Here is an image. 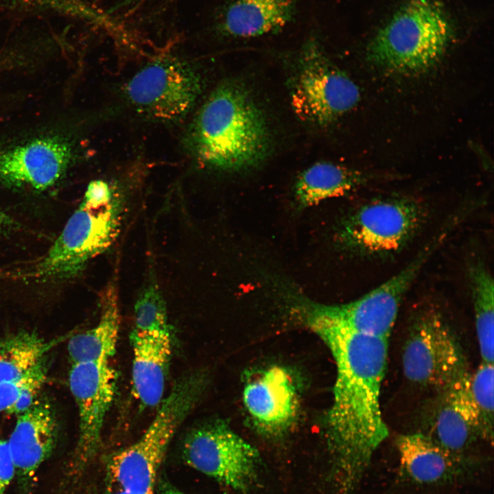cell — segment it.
I'll list each match as a JSON object with an SVG mask.
<instances>
[{
    "label": "cell",
    "mask_w": 494,
    "mask_h": 494,
    "mask_svg": "<svg viewBox=\"0 0 494 494\" xmlns=\"http://www.w3.org/2000/svg\"><path fill=\"white\" fill-rule=\"evenodd\" d=\"M44 7L54 9L67 14H73L76 10L74 0H24Z\"/></svg>",
    "instance_id": "cell-28"
},
{
    "label": "cell",
    "mask_w": 494,
    "mask_h": 494,
    "mask_svg": "<svg viewBox=\"0 0 494 494\" xmlns=\"http://www.w3.org/2000/svg\"><path fill=\"white\" fill-rule=\"evenodd\" d=\"M17 417L8 443L16 473L25 485L52 454L58 427L54 408L44 398L37 397Z\"/></svg>",
    "instance_id": "cell-15"
},
{
    "label": "cell",
    "mask_w": 494,
    "mask_h": 494,
    "mask_svg": "<svg viewBox=\"0 0 494 494\" xmlns=\"http://www.w3.org/2000/svg\"><path fill=\"white\" fill-rule=\"evenodd\" d=\"M206 384L205 374L198 370L176 381L141 436L110 456L106 467L104 491L154 494L170 442L197 405Z\"/></svg>",
    "instance_id": "cell-3"
},
{
    "label": "cell",
    "mask_w": 494,
    "mask_h": 494,
    "mask_svg": "<svg viewBox=\"0 0 494 494\" xmlns=\"http://www.w3.org/2000/svg\"><path fill=\"white\" fill-rule=\"evenodd\" d=\"M185 143L200 163L232 172L262 162L270 137L265 117L247 89L228 82L215 88L200 108Z\"/></svg>",
    "instance_id": "cell-2"
},
{
    "label": "cell",
    "mask_w": 494,
    "mask_h": 494,
    "mask_svg": "<svg viewBox=\"0 0 494 494\" xmlns=\"http://www.w3.org/2000/svg\"><path fill=\"white\" fill-rule=\"evenodd\" d=\"M402 368L411 382L438 392L471 374L464 350L438 308L426 307L415 316L402 350Z\"/></svg>",
    "instance_id": "cell-7"
},
{
    "label": "cell",
    "mask_w": 494,
    "mask_h": 494,
    "mask_svg": "<svg viewBox=\"0 0 494 494\" xmlns=\"http://www.w3.org/2000/svg\"><path fill=\"white\" fill-rule=\"evenodd\" d=\"M12 219L0 209V233L12 225Z\"/></svg>",
    "instance_id": "cell-29"
},
{
    "label": "cell",
    "mask_w": 494,
    "mask_h": 494,
    "mask_svg": "<svg viewBox=\"0 0 494 494\" xmlns=\"http://www.w3.org/2000/svg\"><path fill=\"white\" fill-rule=\"evenodd\" d=\"M132 349V380L134 395L146 407L160 405L172 353L171 331H139L130 336Z\"/></svg>",
    "instance_id": "cell-17"
},
{
    "label": "cell",
    "mask_w": 494,
    "mask_h": 494,
    "mask_svg": "<svg viewBox=\"0 0 494 494\" xmlns=\"http://www.w3.org/2000/svg\"><path fill=\"white\" fill-rule=\"evenodd\" d=\"M182 455L189 467L236 491H246L257 477V449L220 420L192 430Z\"/></svg>",
    "instance_id": "cell-11"
},
{
    "label": "cell",
    "mask_w": 494,
    "mask_h": 494,
    "mask_svg": "<svg viewBox=\"0 0 494 494\" xmlns=\"http://www.w3.org/2000/svg\"><path fill=\"white\" fill-rule=\"evenodd\" d=\"M453 27L435 0H408L376 33L368 46V60L400 73L425 71L443 56Z\"/></svg>",
    "instance_id": "cell-4"
},
{
    "label": "cell",
    "mask_w": 494,
    "mask_h": 494,
    "mask_svg": "<svg viewBox=\"0 0 494 494\" xmlns=\"http://www.w3.org/2000/svg\"><path fill=\"white\" fill-rule=\"evenodd\" d=\"M202 91L199 72L189 62L163 56L149 62L127 82L124 93L139 113L158 121H178L194 108Z\"/></svg>",
    "instance_id": "cell-10"
},
{
    "label": "cell",
    "mask_w": 494,
    "mask_h": 494,
    "mask_svg": "<svg viewBox=\"0 0 494 494\" xmlns=\"http://www.w3.org/2000/svg\"><path fill=\"white\" fill-rule=\"evenodd\" d=\"M296 60L298 72L291 104L301 119L327 125L355 106L360 99L357 86L330 62L316 37L306 40Z\"/></svg>",
    "instance_id": "cell-8"
},
{
    "label": "cell",
    "mask_w": 494,
    "mask_h": 494,
    "mask_svg": "<svg viewBox=\"0 0 494 494\" xmlns=\"http://www.w3.org/2000/svg\"><path fill=\"white\" fill-rule=\"evenodd\" d=\"M493 363L482 362L468 381L469 399L476 416L481 438L493 441Z\"/></svg>",
    "instance_id": "cell-24"
},
{
    "label": "cell",
    "mask_w": 494,
    "mask_h": 494,
    "mask_svg": "<svg viewBox=\"0 0 494 494\" xmlns=\"http://www.w3.org/2000/svg\"><path fill=\"white\" fill-rule=\"evenodd\" d=\"M72 157V148L63 139H34L0 154V180L11 186L45 190L64 176Z\"/></svg>",
    "instance_id": "cell-13"
},
{
    "label": "cell",
    "mask_w": 494,
    "mask_h": 494,
    "mask_svg": "<svg viewBox=\"0 0 494 494\" xmlns=\"http://www.w3.org/2000/svg\"><path fill=\"white\" fill-rule=\"evenodd\" d=\"M124 211L120 189L104 201L82 200L49 250L36 263L31 276L44 280L77 276L117 240Z\"/></svg>",
    "instance_id": "cell-6"
},
{
    "label": "cell",
    "mask_w": 494,
    "mask_h": 494,
    "mask_svg": "<svg viewBox=\"0 0 494 494\" xmlns=\"http://www.w3.org/2000/svg\"><path fill=\"white\" fill-rule=\"evenodd\" d=\"M134 329L139 331H170L165 299L157 285L151 284L134 305Z\"/></svg>",
    "instance_id": "cell-26"
},
{
    "label": "cell",
    "mask_w": 494,
    "mask_h": 494,
    "mask_svg": "<svg viewBox=\"0 0 494 494\" xmlns=\"http://www.w3.org/2000/svg\"><path fill=\"white\" fill-rule=\"evenodd\" d=\"M47 377L45 360L23 377L0 382V412L19 414L38 397Z\"/></svg>",
    "instance_id": "cell-25"
},
{
    "label": "cell",
    "mask_w": 494,
    "mask_h": 494,
    "mask_svg": "<svg viewBox=\"0 0 494 494\" xmlns=\"http://www.w3.org/2000/svg\"><path fill=\"white\" fill-rule=\"evenodd\" d=\"M116 384L117 374L108 361L72 364L69 385L79 417L75 462L81 469L99 451L105 418L115 395Z\"/></svg>",
    "instance_id": "cell-12"
},
{
    "label": "cell",
    "mask_w": 494,
    "mask_h": 494,
    "mask_svg": "<svg viewBox=\"0 0 494 494\" xmlns=\"http://www.w3.org/2000/svg\"><path fill=\"white\" fill-rule=\"evenodd\" d=\"M296 0H226L215 21L224 37L250 38L274 34L294 21Z\"/></svg>",
    "instance_id": "cell-16"
},
{
    "label": "cell",
    "mask_w": 494,
    "mask_h": 494,
    "mask_svg": "<svg viewBox=\"0 0 494 494\" xmlns=\"http://www.w3.org/2000/svg\"><path fill=\"white\" fill-rule=\"evenodd\" d=\"M367 180L361 172L329 163L319 162L298 176L294 195L297 206L306 208L345 194Z\"/></svg>",
    "instance_id": "cell-21"
},
{
    "label": "cell",
    "mask_w": 494,
    "mask_h": 494,
    "mask_svg": "<svg viewBox=\"0 0 494 494\" xmlns=\"http://www.w3.org/2000/svg\"><path fill=\"white\" fill-rule=\"evenodd\" d=\"M396 446L402 475L412 482L445 483L456 480L467 471L464 456L449 452L427 434L399 435Z\"/></svg>",
    "instance_id": "cell-18"
},
{
    "label": "cell",
    "mask_w": 494,
    "mask_h": 494,
    "mask_svg": "<svg viewBox=\"0 0 494 494\" xmlns=\"http://www.w3.org/2000/svg\"><path fill=\"white\" fill-rule=\"evenodd\" d=\"M301 318L325 342L336 366L327 428L340 485L351 491L389 431L380 405L388 339L356 333L322 318Z\"/></svg>",
    "instance_id": "cell-1"
},
{
    "label": "cell",
    "mask_w": 494,
    "mask_h": 494,
    "mask_svg": "<svg viewBox=\"0 0 494 494\" xmlns=\"http://www.w3.org/2000/svg\"><path fill=\"white\" fill-rule=\"evenodd\" d=\"M160 494H185L174 486L167 483L164 482L162 484L161 489H160Z\"/></svg>",
    "instance_id": "cell-30"
},
{
    "label": "cell",
    "mask_w": 494,
    "mask_h": 494,
    "mask_svg": "<svg viewBox=\"0 0 494 494\" xmlns=\"http://www.w3.org/2000/svg\"><path fill=\"white\" fill-rule=\"evenodd\" d=\"M427 217L423 203L408 198L372 200L342 222L338 237L345 248L366 256L397 252L412 240Z\"/></svg>",
    "instance_id": "cell-9"
},
{
    "label": "cell",
    "mask_w": 494,
    "mask_h": 494,
    "mask_svg": "<svg viewBox=\"0 0 494 494\" xmlns=\"http://www.w3.org/2000/svg\"><path fill=\"white\" fill-rule=\"evenodd\" d=\"M244 406L255 426L268 436H279L294 421L298 399L291 375L273 366L248 381L243 391Z\"/></svg>",
    "instance_id": "cell-14"
},
{
    "label": "cell",
    "mask_w": 494,
    "mask_h": 494,
    "mask_svg": "<svg viewBox=\"0 0 494 494\" xmlns=\"http://www.w3.org/2000/svg\"><path fill=\"white\" fill-rule=\"evenodd\" d=\"M119 326L117 291L114 285L110 284L102 295L101 314L97 323L69 340L67 350L73 364L108 361L116 351Z\"/></svg>",
    "instance_id": "cell-20"
},
{
    "label": "cell",
    "mask_w": 494,
    "mask_h": 494,
    "mask_svg": "<svg viewBox=\"0 0 494 494\" xmlns=\"http://www.w3.org/2000/svg\"><path fill=\"white\" fill-rule=\"evenodd\" d=\"M469 376L439 392L430 434H427L440 447L460 456L481 438L469 396Z\"/></svg>",
    "instance_id": "cell-19"
},
{
    "label": "cell",
    "mask_w": 494,
    "mask_h": 494,
    "mask_svg": "<svg viewBox=\"0 0 494 494\" xmlns=\"http://www.w3.org/2000/svg\"><path fill=\"white\" fill-rule=\"evenodd\" d=\"M476 334L482 362L493 363L494 300L493 280L482 262H475L469 268Z\"/></svg>",
    "instance_id": "cell-23"
},
{
    "label": "cell",
    "mask_w": 494,
    "mask_h": 494,
    "mask_svg": "<svg viewBox=\"0 0 494 494\" xmlns=\"http://www.w3.org/2000/svg\"><path fill=\"white\" fill-rule=\"evenodd\" d=\"M62 337L46 340L34 331H21L0 342V382L21 378L45 360Z\"/></svg>",
    "instance_id": "cell-22"
},
{
    "label": "cell",
    "mask_w": 494,
    "mask_h": 494,
    "mask_svg": "<svg viewBox=\"0 0 494 494\" xmlns=\"http://www.w3.org/2000/svg\"><path fill=\"white\" fill-rule=\"evenodd\" d=\"M440 246L439 240L432 237L400 272L349 303H318L309 299L292 285L285 290L284 301L290 308L311 314L350 331L388 339L403 296Z\"/></svg>",
    "instance_id": "cell-5"
},
{
    "label": "cell",
    "mask_w": 494,
    "mask_h": 494,
    "mask_svg": "<svg viewBox=\"0 0 494 494\" xmlns=\"http://www.w3.org/2000/svg\"><path fill=\"white\" fill-rule=\"evenodd\" d=\"M15 473V465L8 441L0 438V494H5Z\"/></svg>",
    "instance_id": "cell-27"
}]
</instances>
